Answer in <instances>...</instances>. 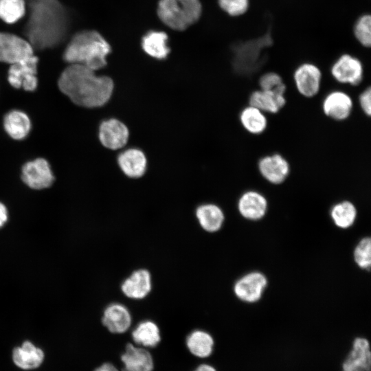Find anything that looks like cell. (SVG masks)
<instances>
[{"label": "cell", "mask_w": 371, "mask_h": 371, "mask_svg": "<svg viewBox=\"0 0 371 371\" xmlns=\"http://www.w3.org/2000/svg\"><path fill=\"white\" fill-rule=\"evenodd\" d=\"M58 85L75 104L87 109L102 107L111 99L115 85L107 76L79 64H69L61 73Z\"/></svg>", "instance_id": "obj_1"}, {"label": "cell", "mask_w": 371, "mask_h": 371, "mask_svg": "<svg viewBox=\"0 0 371 371\" xmlns=\"http://www.w3.org/2000/svg\"><path fill=\"white\" fill-rule=\"evenodd\" d=\"M67 16L58 0H32L27 33L32 46L52 47L64 37Z\"/></svg>", "instance_id": "obj_2"}, {"label": "cell", "mask_w": 371, "mask_h": 371, "mask_svg": "<svg viewBox=\"0 0 371 371\" xmlns=\"http://www.w3.org/2000/svg\"><path fill=\"white\" fill-rule=\"evenodd\" d=\"M111 51L110 45L99 32L83 30L71 38L63 58L69 64L82 65L96 71L106 65Z\"/></svg>", "instance_id": "obj_3"}, {"label": "cell", "mask_w": 371, "mask_h": 371, "mask_svg": "<svg viewBox=\"0 0 371 371\" xmlns=\"http://www.w3.org/2000/svg\"><path fill=\"white\" fill-rule=\"evenodd\" d=\"M273 43L268 30L263 35L232 45V66L240 75L251 76L258 72L266 60L265 50Z\"/></svg>", "instance_id": "obj_4"}, {"label": "cell", "mask_w": 371, "mask_h": 371, "mask_svg": "<svg viewBox=\"0 0 371 371\" xmlns=\"http://www.w3.org/2000/svg\"><path fill=\"white\" fill-rule=\"evenodd\" d=\"M157 12L168 27L183 31L199 19L202 5L199 0H159Z\"/></svg>", "instance_id": "obj_5"}, {"label": "cell", "mask_w": 371, "mask_h": 371, "mask_svg": "<svg viewBox=\"0 0 371 371\" xmlns=\"http://www.w3.org/2000/svg\"><path fill=\"white\" fill-rule=\"evenodd\" d=\"M356 99L343 88H334L328 91L321 101L322 113L328 119L341 122L350 118L355 106Z\"/></svg>", "instance_id": "obj_6"}, {"label": "cell", "mask_w": 371, "mask_h": 371, "mask_svg": "<svg viewBox=\"0 0 371 371\" xmlns=\"http://www.w3.org/2000/svg\"><path fill=\"white\" fill-rule=\"evenodd\" d=\"M330 74L335 82L342 86L359 87L363 81L364 69L362 62L349 54L339 56L330 67Z\"/></svg>", "instance_id": "obj_7"}, {"label": "cell", "mask_w": 371, "mask_h": 371, "mask_svg": "<svg viewBox=\"0 0 371 371\" xmlns=\"http://www.w3.org/2000/svg\"><path fill=\"white\" fill-rule=\"evenodd\" d=\"M292 78L293 86L300 96L311 99L321 93L323 74L317 65L310 62L301 63L295 69Z\"/></svg>", "instance_id": "obj_8"}, {"label": "cell", "mask_w": 371, "mask_h": 371, "mask_svg": "<svg viewBox=\"0 0 371 371\" xmlns=\"http://www.w3.org/2000/svg\"><path fill=\"white\" fill-rule=\"evenodd\" d=\"M257 170L265 181L278 186L284 183L290 176L291 166L284 155L275 152L260 157L257 162Z\"/></svg>", "instance_id": "obj_9"}, {"label": "cell", "mask_w": 371, "mask_h": 371, "mask_svg": "<svg viewBox=\"0 0 371 371\" xmlns=\"http://www.w3.org/2000/svg\"><path fill=\"white\" fill-rule=\"evenodd\" d=\"M38 58L34 54L19 63L10 65L8 72L10 85L27 91H34L38 86L37 66Z\"/></svg>", "instance_id": "obj_10"}, {"label": "cell", "mask_w": 371, "mask_h": 371, "mask_svg": "<svg viewBox=\"0 0 371 371\" xmlns=\"http://www.w3.org/2000/svg\"><path fill=\"white\" fill-rule=\"evenodd\" d=\"M98 139L100 144L111 150H117L124 148L130 137L128 126L122 120L111 117L100 124Z\"/></svg>", "instance_id": "obj_11"}, {"label": "cell", "mask_w": 371, "mask_h": 371, "mask_svg": "<svg viewBox=\"0 0 371 371\" xmlns=\"http://www.w3.org/2000/svg\"><path fill=\"white\" fill-rule=\"evenodd\" d=\"M34 55L30 41L16 34L0 32V62L12 65Z\"/></svg>", "instance_id": "obj_12"}, {"label": "cell", "mask_w": 371, "mask_h": 371, "mask_svg": "<svg viewBox=\"0 0 371 371\" xmlns=\"http://www.w3.org/2000/svg\"><path fill=\"white\" fill-rule=\"evenodd\" d=\"M21 179L29 188L43 190L50 187L54 181L49 163L43 158L26 162L21 168Z\"/></svg>", "instance_id": "obj_13"}, {"label": "cell", "mask_w": 371, "mask_h": 371, "mask_svg": "<svg viewBox=\"0 0 371 371\" xmlns=\"http://www.w3.org/2000/svg\"><path fill=\"white\" fill-rule=\"evenodd\" d=\"M267 286L266 276L258 271L248 273L240 278L234 285V293L241 301L256 302L262 296Z\"/></svg>", "instance_id": "obj_14"}, {"label": "cell", "mask_w": 371, "mask_h": 371, "mask_svg": "<svg viewBox=\"0 0 371 371\" xmlns=\"http://www.w3.org/2000/svg\"><path fill=\"white\" fill-rule=\"evenodd\" d=\"M117 163L123 175L132 179L144 176L148 168L146 155L137 147H130L122 150L117 155Z\"/></svg>", "instance_id": "obj_15"}, {"label": "cell", "mask_w": 371, "mask_h": 371, "mask_svg": "<svg viewBox=\"0 0 371 371\" xmlns=\"http://www.w3.org/2000/svg\"><path fill=\"white\" fill-rule=\"evenodd\" d=\"M237 207L244 218L257 221L265 216L268 209V201L262 192L251 189L240 195Z\"/></svg>", "instance_id": "obj_16"}, {"label": "cell", "mask_w": 371, "mask_h": 371, "mask_svg": "<svg viewBox=\"0 0 371 371\" xmlns=\"http://www.w3.org/2000/svg\"><path fill=\"white\" fill-rule=\"evenodd\" d=\"M152 276L146 269L133 271L121 284V291L128 298L139 300L148 295L152 290Z\"/></svg>", "instance_id": "obj_17"}, {"label": "cell", "mask_w": 371, "mask_h": 371, "mask_svg": "<svg viewBox=\"0 0 371 371\" xmlns=\"http://www.w3.org/2000/svg\"><path fill=\"white\" fill-rule=\"evenodd\" d=\"M102 322L111 333L122 334L131 327L132 317L125 305L113 302L104 310Z\"/></svg>", "instance_id": "obj_18"}, {"label": "cell", "mask_w": 371, "mask_h": 371, "mask_svg": "<svg viewBox=\"0 0 371 371\" xmlns=\"http://www.w3.org/2000/svg\"><path fill=\"white\" fill-rule=\"evenodd\" d=\"M371 352L369 341L363 337H357L350 353L344 361L342 371H370Z\"/></svg>", "instance_id": "obj_19"}, {"label": "cell", "mask_w": 371, "mask_h": 371, "mask_svg": "<svg viewBox=\"0 0 371 371\" xmlns=\"http://www.w3.org/2000/svg\"><path fill=\"white\" fill-rule=\"evenodd\" d=\"M286 103V94L260 89L253 90L248 97V104L256 107L267 115L278 113Z\"/></svg>", "instance_id": "obj_20"}, {"label": "cell", "mask_w": 371, "mask_h": 371, "mask_svg": "<svg viewBox=\"0 0 371 371\" xmlns=\"http://www.w3.org/2000/svg\"><path fill=\"white\" fill-rule=\"evenodd\" d=\"M121 360L124 365L122 371H153L154 368L153 359L149 351L131 343L126 344Z\"/></svg>", "instance_id": "obj_21"}, {"label": "cell", "mask_w": 371, "mask_h": 371, "mask_svg": "<svg viewBox=\"0 0 371 371\" xmlns=\"http://www.w3.org/2000/svg\"><path fill=\"white\" fill-rule=\"evenodd\" d=\"M44 352L30 341L14 348L12 359L16 366L27 370L38 368L43 362Z\"/></svg>", "instance_id": "obj_22"}, {"label": "cell", "mask_w": 371, "mask_h": 371, "mask_svg": "<svg viewBox=\"0 0 371 371\" xmlns=\"http://www.w3.org/2000/svg\"><path fill=\"white\" fill-rule=\"evenodd\" d=\"M238 122L243 129L251 135H260L269 125L268 115L256 107L247 104L238 113Z\"/></svg>", "instance_id": "obj_23"}, {"label": "cell", "mask_w": 371, "mask_h": 371, "mask_svg": "<svg viewBox=\"0 0 371 371\" xmlns=\"http://www.w3.org/2000/svg\"><path fill=\"white\" fill-rule=\"evenodd\" d=\"M195 216L201 227L210 233L220 230L225 221V214L221 207L212 203L199 205L196 208Z\"/></svg>", "instance_id": "obj_24"}, {"label": "cell", "mask_w": 371, "mask_h": 371, "mask_svg": "<svg viewBox=\"0 0 371 371\" xmlns=\"http://www.w3.org/2000/svg\"><path fill=\"white\" fill-rule=\"evenodd\" d=\"M141 46L148 56L160 60L166 59L170 52L168 36L162 31L147 32L142 38Z\"/></svg>", "instance_id": "obj_25"}, {"label": "cell", "mask_w": 371, "mask_h": 371, "mask_svg": "<svg viewBox=\"0 0 371 371\" xmlns=\"http://www.w3.org/2000/svg\"><path fill=\"white\" fill-rule=\"evenodd\" d=\"M3 128L10 137L22 140L30 133L32 122L29 116L21 110H12L7 113L3 121Z\"/></svg>", "instance_id": "obj_26"}, {"label": "cell", "mask_w": 371, "mask_h": 371, "mask_svg": "<svg viewBox=\"0 0 371 371\" xmlns=\"http://www.w3.org/2000/svg\"><path fill=\"white\" fill-rule=\"evenodd\" d=\"M133 341L144 348H153L161 341L159 328L151 320H144L137 324L131 333Z\"/></svg>", "instance_id": "obj_27"}, {"label": "cell", "mask_w": 371, "mask_h": 371, "mask_svg": "<svg viewBox=\"0 0 371 371\" xmlns=\"http://www.w3.org/2000/svg\"><path fill=\"white\" fill-rule=\"evenodd\" d=\"M214 341L212 335L203 330H194L186 338V346L195 357L206 358L213 352Z\"/></svg>", "instance_id": "obj_28"}, {"label": "cell", "mask_w": 371, "mask_h": 371, "mask_svg": "<svg viewBox=\"0 0 371 371\" xmlns=\"http://www.w3.org/2000/svg\"><path fill=\"white\" fill-rule=\"evenodd\" d=\"M330 214L336 226L341 229H347L354 224L357 211L352 201L343 200L333 205Z\"/></svg>", "instance_id": "obj_29"}, {"label": "cell", "mask_w": 371, "mask_h": 371, "mask_svg": "<svg viewBox=\"0 0 371 371\" xmlns=\"http://www.w3.org/2000/svg\"><path fill=\"white\" fill-rule=\"evenodd\" d=\"M24 0H0V19L12 24L19 21L25 14Z\"/></svg>", "instance_id": "obj_30"}, {"label": "cell", "mask_w": 371, "mask_h": 371, "mask_svg": "<svg viewBox=\"0 0 371 371\" xmlns=\"http://www.w3.org/2000/svg\"><path fill=\"white\" fill-rule=\"evenodd\" d=\"M258 88L265 91L286 94L289 89L284 78L276 71H267L261 74L257 80Z\"/></svg>", "instance_id": "obj_31"}, {"label": "cell", "mask_w": 371, "mask_h": 371, "mask_svg": "<svg viewBox=\"0 0 371 371\" xmlns=\"http://www.w3.org/2000/svg\"><path fill=\"white\" fill-rule=\"evenodd\" d=\"M354 35L358 42L365 47L371 45V16L363 14L358 18L354 25Z\"/></svg>", "instance_id": "obj_32"}, {"label": "cell", "mask_w": 371, "mask_h": 371, "mask_svg": "<svg viewBox=\"0 0 371 371\" xmlns=\"http://www.w3.org/2000/svg\"><path fill=\"white\" fill-rule=\"evenodd\" d=\"M356 264L362 269L369 270L371 265V240L370 237L362 238L354 250Z\"/></svg>", "instance_id": "obj_33"}, {"label": "cell", "mask_w": 371, "mask_h": 371, "mask_svg": "<svg viewBox=\"0 0 371 371\" xmlns=\"http://www.w3.org/2000/svg\"><path fill=\"white\" fill-rule=\"evenodd\" d=\"M221 8L232 16L245 14L249 5V0H218Z\"/></svg>", "instance_id": "obj_34"}, {"label": "cell", "mask_w": 371, "mask_h": 371, "mask_svg": "<svg viewBox=\"0 0 371 371\" xmlns=\"http://www.w3.org/2000/svg\"><path fill=\"white\" fill-rule=\"evenodd\" d=\"M356 103L361 112L367 117L371 115V88L368 85L357 94Z\"/></svg>", "instance_id": "obj_35"}, {"label": "cell", "mask_w": 371, "mask_h": 371, "mask_svg": "<svg viewBox=\"0 0 371 371\" xmlns=\"http://www.w3.org/2000/svg\"><path fill=\"white\" fill-rule=\"evenodd\" d=\"M8 218V212L5 205L0 202V228L7 222Z\"/></svg>", "instance_id": "obj_36"}, {"label": "cell", "mask_w": 371, "mask_h": 371, "mask_svg": "<svg viewBox=\"0 0 371 371\" xmlns=\"http://www.w3.org/2000/svg\"><path fill=\"white\" fill-rule=\"evenodd\" d=\"M94 371H119L118 369L111 363H104L95 369Z\"/></svg>", "instance_id": "obj_37"}, {"label": "cell", "mask_w": 371, "mask_h": 371, "mask_svg": "<svg viewBox=\"0 0 371 371\" xmlns=\"http://www.w3.org/2000/svg\"><path fill=\"white\" fill-rule=\"evenodd\" d=\"M194 371H216V369L209 364H201Z\"/></svg>", "instance_id": "obj_38"}]
</instances>
